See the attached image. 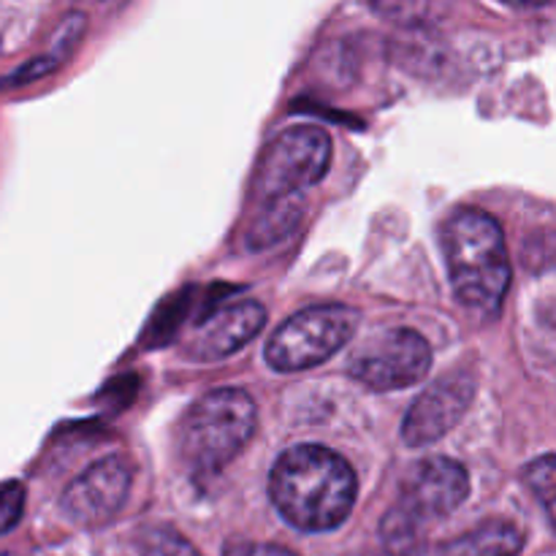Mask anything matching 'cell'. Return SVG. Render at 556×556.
I'll use <instances>...</instances> for the list:
<instances>
[{
    "mask_svg": "<svg viewBox=\"0 0 556 556\" xmlns=\"http://www.w3.org/2000/svg\"><path fill=\"white\" fill-rule=\"evenodd\" d=\"M353 467L324 445H296L275 462L269 497L282 519L302 532L337 530L356 505Z\"/></svg>",
    "mask_w": 556,
    "mask_h": 556,
    "instance_id": "1",
    "label": "cell"
},
{
    "mask_svg": "<svg viewBox=\"0 0 556 556\" xmlns=\"http://www.w3.org/2000/svg\"><path fill=\"white\" fill-rule=\"evenodd\" d=\"M440 237L462 307L481 320L497 318L510 288L508 244L500 223L481 210H456Z\"/></svg>",
    "mask_w": 556,
    "mask_h": 556,
    "instance_id": "2",
    "label": "cell"
},
{
    "mask_svg": "<svg viewBox=\"0 0 556 556\" xmlns=\"http://www.w3.org/2000/svg\"><path fill=\"white\" fill-rule=\"evenodd\" d=\"M258 427L253 396L217 389L193 402L179 427V454L199 476H215L231 465Z\"/></svg>",
    "mask_w": 556,
    "mask_h": 556,
    "instance_id": "3",
    "label": "cell"
},
{
    "mask_svg": "<svg viewBox=\"0 0 556 556\" xmlns=\"http://www.w3.org/2000/svg\"><path fill=\"white\" fill-rule=\"evenodd\" d=\"M358 313L345 304H318L291 315L266 342V364L277 372H302L329 362L353 340Z\"/></svg>",
    "mask_w": 556,
    "mask_h": 556,
    "instance_id": "4",
    "label": "cell"
},
{
    "mask_svg": "<svg viewBox=\"0 0 556 556\" xmlns=\"http://www.w3.org/2000/svg\"><path fill=\"white\" fill-rule=\"evenodd\" d=\"M331 163V139L324 128L299 125L277 136L255 172V190L269 201L296 199L326 177Z\"/></svg>",
    "mask_w": 556,
    "mask_h": 556,
    "instance_id": "5",
    "label": "cell"
},
{
    "mask_svg": "<svg viewBox=\"0 0 556 556\" xmlns=\"http://www.w3.org/2000/svg\"><path fill=\"white\" fill-rule=\"evenodd\" d=\"M432 348L418 331L389 329L351 358V378L372 391L410 389L427 378Z\"/></svg>",
    "mask_w": 556,
    "mask_h": 556,
    "instance_id": "6",
    "label": "cell"
},
{
    "mask_svg": "<svg viewBox=\"0 0 556 556\" xmlns=\"http://www.w3.org/2000/svg\"><path fill=\"white\" fill-rule=\"evenodd\" d=\"M130 483H134V472L128 462L119 456H106L68 483L60 497V508L74 525L103 527L125 508Z\"/></svg>",
    "mask_w": 556,
    "mask_h": 556,
    "instance_id": "7",
    "label": "cell"
},
{
    "mask_svg": "<svg viewBox=\"0 0 556 556\" xmlns=\"http://www.w3.org/2000/svg\"><path fill=\"white\" fill-rule=\"evenodd\" d=\"M476 400V378L470 372L445 375L416 396L402 421V440L410 448L438 443L465 418Z\"/></svg>",
    "mask_w": 556,
    "mask_h": 556,
    "instance_id": "8",
    "label": "cell"
},
{
    "mask_svg": "<svg viewBox=\"0 0 556 556\" xmlns=\"http://www.w3.org/2000/svg\"><path fill=\"white\" fill-rule=\"evenodd\" d=\"M470 494V476L465 467L445 456L421 462L402 483V505L418 519H440L454 514Z\"/></svg>",
    "mask_w": 556,
    "mask_h": 556,
    "instance_id": "9",
    "label": "cell"
},
{
    "mask_svg": "<svg viewBox=\"0 0 556 556\" xmlns=\"http://www.w3.org/2000/svg\"><path fill=\"white\" fill-rule=\"evenodd\" d=\"M266 324V309L258 302L226 304L212 313L210 318L195 326L193 334L185 342V353L193 362H220L237 353L244 342L253 340Z\"/></svg>",
    "mask_w": 556,
    "mask_h": 556,
    "instance_id": "10",
    "label": "cell"
},
{
    "mask_svg": "<svg viewBox=\"0 0 556 556\" xmlns=\"http://www.w3.org/2000/svg\"><path fill=\"white\" fill-rule=\"evenodd\" d=\"M525 535L508 521H486L478 530L445 543L440 556H519Z\"/></svg>",
    "mask_w": 556,
    "mask_h": 556,
    "instance_id": "11",
    "label": "cell"
},
{
    "mask_svg": "<svg viewBox=\"0 0 556 556\" xmlns=\"http://www.w3.org/2000/svg\"><path fill=\"white\" fill-rule=\"evenodd\" d=\"M302 217V199H280V201H269L266 210L261 212L258 217L253 220L248 231V248L250 250H264L269 244H275L277 239L286 237L293 226Z\"/></svg>",
    "mask_w": 556,
    "mask_h": 556,
    "instance_id": "12",
    "label": "cell"
},
{
    "mask_svg": "<svg viewBox=\"0 0 556 556\" xmlns=\"http://www.w3.org/2000/svg\"><path fill=\"white\" fill-rule=\"evenodd\" d=\"M380 538H383L386 548L394 556H410L421 548L424 530L421 519L416 514L400 505V508L389 510L380 521Z\"/></svg>",
    "mask_w": 556,
    "mask_h": 556,
    "instance_id": "13",
    "label": "cell"
},
{
    "mask_svg": "<svg viewBox=\"0 0 556 556\" xmlns=\"http://www.w3.org/2000/svg\"><path fill=\"white\" fill-rule=\"evenodd\" d=\"M525 483L535 494L538 503L543 505L548 521L556 530V456H541L532 465H527Z\"/></svg>",
    "mask_w": 556,
    "mask_h": 556,
    "instance_id": "14",
    "label": "cell"
},
{
    "mask_svg": "<svg viewBox=\"0 0 556 556\" xmlns=\"http://www.w3.org/2000/svg\"><path fill=\"white\" fill-rule=\"evenodd\" d=\"M141 556H201V554L188 538L161 527V530L147 532L144 541H141Z\"/></svg>",
    "mask_w": 556,
    "mask_h": 556,
    "instance_id": "15",
    "label": "cell"
},
{
    "mask_svg": "<svg viewBox=\"0 0 556 556\" xmlns=\"http://www.w3.org/2000/svg\"><path fill=\"white\" fill-rule=\"evenodd\" d=\"M25 510V486L22 483H9L0 489V535L14 530Z\"/></svg>",
    "mask_w": 556,
    "mask_h": 556,
    "instance_id": "16",
    "label": "cell"
},
{
    "mask_svg": "<svg viewBox=\"0 0 556 556\" xmlns=\"http://www.w3.org/2000/svg\"><path fill=\"white\" fill-rule=\"evenodd\" d=\"M223 556H299L291 548L271 546V543H228Z\"/></svg>",
    "mask_w": 556,
    "mask_h": 556,
    "instance_id": "17",
    "label": "cell"
},
{
    "mask_svg": "<svg viewBox=\"0 0 556 556\" xmlns=\"http://www.w3.org/2000/svg\"><path fill=\"white\" fill-rule=\"evenodd\" d=\"M362 556H386V554H362Z\"/></svg>",
    "mask_w": 556,
    "mask_h": 556,
    "instance_id": "18",
    "label": "cell"
}]
</instances>
